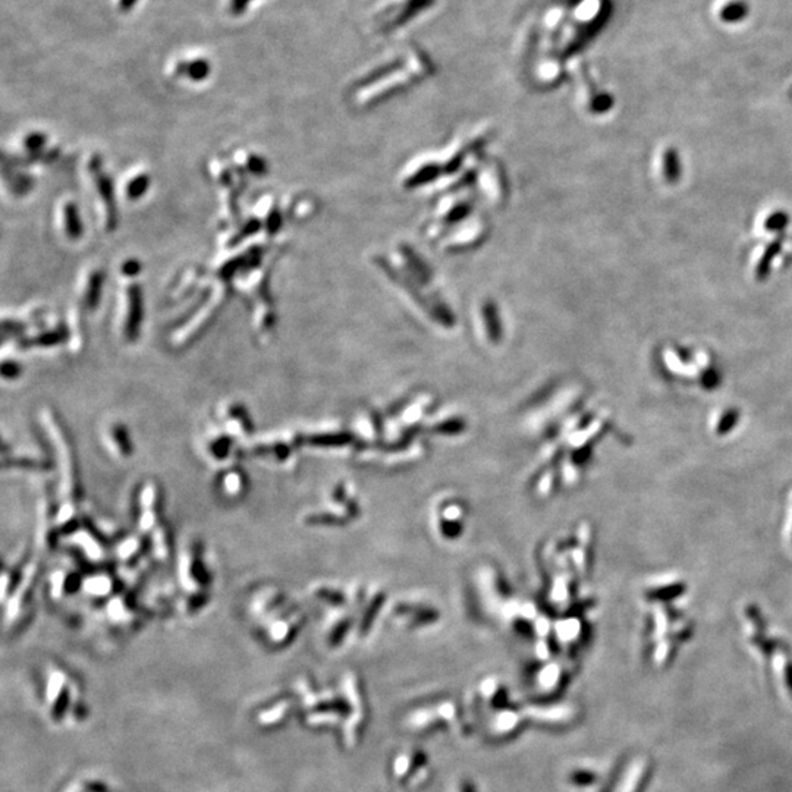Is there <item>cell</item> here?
<instances>
[{"mask_svg":"<svg viewBox=\"0 0 792 792\" xmlns=\"http://www.w3.org/2000/svg\"><path fill=\"white\" fill-rule=\"evenodd\" d=\"M201 544L191 543L185 544L184 551L179 555V571L178 578L184 590L185 608L196 611L199 605L204 603V596L210 584V572L206 565Z\"/></svg>","mask_w":792,"mask_h":792,"instance_id":"3","label":"cell"},{"mask_svg":"<svg viewBox=\"0 0 792 792\" xmlns=\"http://www.w3.org/2000/svg\"><path fill=\"white\" fill-rule=\"evenodd\" d=\"M217 424L224 427L238 442L247 441L253 431V420L249 408L244 403L231 399L221 402L216 409Z\"/></svg>","mask_w":792,"mask_h":792,"instance_id":"8","label":"cell"},{"mask_svg":"<svg viewBox=\"0 0 792 792\" xmlns=\"http://www.w3.org/2000/svg\"><path fill=\"white\" fill-rule=\"evenodd\" d=\"M103 285V273L97 267H90L84 270L83 275L79 276L76 295H78V309L79 311H93L99 301H100V292Z\"/></svg>","mask_w":792,"mask_h":792,"instance_id":"14","label":"cell"},{"mask_svg":"<svg viewBox=\"0 0 792 792\" xmlns=\"http://www.w3.org/2000/svg\"><path fill=\"white\" fill-rule=\"evenodd\" d=\"M144 552V541L139 537H128L118 546V559L125 566H134L140 562ZM143 559V558H141Z\"/></svg>","mask_w":792,"mask_h":792,"instance_id":"17","label":"cell"},{"mask_svg":"<svg viewBox=\"0 0 792 792\" xmlns=\"http://www.w3.org/2000/svg\"><path fill=\"white\" fill-rule=\"evenodd\" d=\"M100 439L104 451L116 461H128L134 455V445L126 426L119 420L107 421L101 427Z\"/></svg>","mask_w":792,"mask_h":792,"instance_id":"10","label":"cell"},{"mask_svg":"<svg viewBox=\"0 0 792 792\" xmlns=\"http://www.w3.org/2000/svg\"><path fill=\"white\" fill-rule=\"evenodd\" d=\"M238 441L217 423L209 424L200 436V452L203 458L219 468L235 463Z\"/></svg>","mask_w":792,"mask_h":792,"instance_id":"7","label":"cell"},{"mask_svg":"<svg viewBox=\"0 0 792 792\" xmlns=\"http://www.w3.org/2000/svg\"><path fill=\"white\" fill-rule=\"evenodd\" d=\"M713 19L725 29H736L751 16L748 0H715L712 5Z\"/></svg>","mask_w":792,"mask_h":792,"instance_id":"12","label":"cell"},{"mask_svg":"<svg viewBox=\"0 0 792 792\" xmlns=\"http://www.w3.org/2000/svg\"><path fill=\"white\" fill-rule=\"evenodd\" d=\"M791 214L781 206L761 209L753 221L754 245L748 253V267L754 281L766 282L779 263L791 256Z\"/></svg>","mask_w":792,"mask_h":792,"instance_id":"1","label":"cell"},{"mask_svg":"<svg viewBox=\"0 0 792 792\" xmlns=\"http://www.w3.org/2000/svg\"><path fill=\"white\" fill-rule=\"evenodd\" d=\"M86 175L90 184L93 201L97 210L99 222L103 231L111 232L116 226V207L112 181L103 171L101 159L97 154H90L86 159Z\"/></svg>","mask_w":792,"mask_h":792,"instance_id":"4","label":"cell"},{"mask_svg":"<svg viewBox=\"0 0 792 792\" xmlns=\"http://www.w3.org/2000/svg\"><path fill=\"white\" fill-rule=\"evenodd\" d=\"M160 511V490L153 481L146 483L136 496V526L140 531L150 533L157 527Z\"/></svg>","mask_w":792,"mask_h":792,"instance_id":"11","label":"cell"},{"mask_svg":"<svg viewBox=\"0 0 792 792\" xmlns=\"http://www.w3.org/2000/svg\"><path fill=\"white\" fill-rule=\"evenodd\" d=\"M54 221H56V228L61 236L68 241H76L83 234L78 206L71 197H64L58 201L56 210H54Z\"/></svg>","mask_w":792,"mask_h":792,"instance_id":"15","label":"cell"},{"mask_svg":"<svg viewBox=\"0 0 792 792\" xmlns=\"http://www.w3.org/2000/svg\"><path fill=\"white\" fill-rule=\"evenodd\" d=\"M653 172L663 186H675L684 175V161L679 150L672 144H663L653 156Z\"/></svg>","mask_w":792,"mask_h":792,"instance_id":"9","label":"cell"},{"mask_svg":"<svg viewBox=\"0 0 792 792\" xmlns=\"http://www.w3.org/2000/svg\"><path fill=\"white\" fill-rule=\"evenodd\" d=\"M141 321H143V289L136 282L128 281L121 286V292H119L118 327H119L121 338L126 342L135 341L139 338Z\"/></svg>","mask_w":792,"mask_h":792,"instance_id":"6","label":"cell"},{"mask_svg":"<svg viewBox=\"0 0 792 792\" xmlns=\"http://www.w3.org/2000/svg\"><path fill=\"white\" fill-rule=\"evenodd\" d=\"M149 186H150V175L143 168L131 169L124 176V181H122L124 196L126 200H131V201L143 199Z\"/></svg>","mask_w":792,"mask_h":792,"instance_id":"16","label":"cell"},{"mask_svg":"<svg viewBox=\"0 0 792 792\" xmlns=\"http://www.w3.org/2000/svg\"><path fill=\"white\" fill-rule=\"evenodd\" d=\"M81 588L90 597H107L114 591V580L107 573H96L81 583Z\"/></svg>","mask_w":792,"mask_h":792,"instance_id":"18","label":"cell"},{"mask_svg":"<svg viewBox=\"0 0 792 792\" xmlns=\"http://www.w3.org/2000/svg\"><path fill=\"white\" fill-rule=\"evenodd\" d=\"M663 373L676 384L712 389L721 384V371L715 357L703 348L669 342L659 349Z\"/></svg>","mask_w":792,"mask_h":792,"instance_id":"2","label":"cell"},{"mask_svg":"<svg viewBox=\"0 0 792 792\" xmlns=\"http://www.w3.org/2000/svg\"><path fill=\"white\" fill-rule=\"evenodd\" d=\"M234 159H236V165L239 166V169L249 172L250 175L261 176L267 172L266 161L263 160V157L250 150H238L236 154H234Z\"/></svg>","mask_w":792,"mask_h":792,"instance_id":"19","label":"cell"},{"mask_svg":"<svg viewBox=\"0 0 792 792\" xmlns=\"http://www.w3.org/2000/svg\"><path fill=\"white\" fill-rule=\"evenodd\" d=\"M434 0H385L371 15V25L377 33H389L411 21L433 5Z\"/></svg>","mask_w":792,"mask_h":792,"instance_id":"5","label":"cell"},{"mask_svg":"<svg viewBox=\"0 0 792 792\" xmlns=\"http://www.w3.org/2000/svg\"><path fill=\"white\" fill-rule=\"evenodd\" d=\"M216 491L226 501H238L245 496L249 490V478L235 463L221 468L214 480Z\"/></svg>","mask_w":792,"mask_h":792,"instance_id":"13","label":"cell"}]
</instances>
